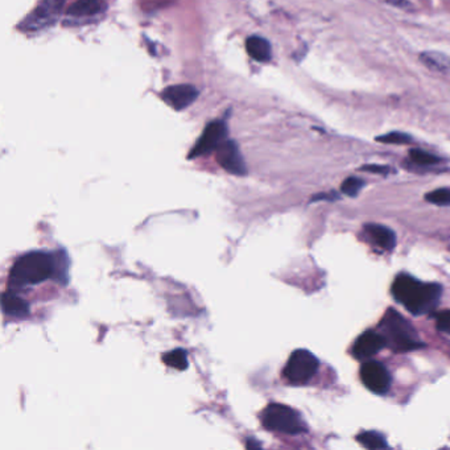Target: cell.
<instances>
[{
  "mask_svg": "<svg viewBox=\"0 0 450 450\" xmlns=\"http://www.w3.org/2000/svg\"><path fill=\"white\" fill-rule=\"evenodd\" d=\"M61 261L63 258L58 259L56 254L52 252H27L12 264L8 284L13 289H20L44 283L52 277H57L60 280V276L61 284H66L68 280L63 279V273L60 271L63 268L58 267V263Z\"/></svg>",
  "mask_w": 450,
  "mask_h": 450,
  "instance_id": "1",
  "label": "cell"
},
{
  "mask_svg": "<svg viewBox=\"0 0 450 450\" xmlns=\"http://www.w3.org/2000/svg\"><path fill=\"white\" fill-rule=\"evenodd\" d=\"M441 292L439 284L423 283L407 273L399 275L392 284L394 297L416 315L433 312L440 301Z\"/></svg>",
  "mask_w": 450,
  "mask_h": 450,
  "instance_id": "2",
  "label": "cell"
},
{
  "mask_svg": "<svg viewBox=\"0 0 450 450\" xmlns=\"http://www.w3.org/2000/svg\"><path fill=\"white\" fill-rule=\"evenodd\" d=\"M380 327L383 330L382 335L385 337L386 344L394 351L406 353L424 346L420 342L413 326L394 309H388L383 321L380 323Z\"/></svg>",
  "mask_w": 450,
  "mask_h": 450,
  "instance_id": "3",
  "label": "cell"
},
{
  "mask_svg": "<svg viewBox=\"0 0 450 450\" xmlns=\"http://www.w3.org/2000/svg\"><path fill=\"white\" fill-rule=\"evenodd\" d=\"M261 419L263 427L273 432H279L289 436H296L306 432V425L300 413L294 408L279 403L267 406L261 415Z\"/></svg>",
  "mask_w": 450,
  "mask_h": 450,
  "instance_id": "4",
  "label": "cell"
},
{
  "mask_svg": "<svg viewBox=\"0 0 450 450\" xmlns=\"http://www.w3.org/2000/svg\"><path fill=\"white\" fill-rule=\"evenodd\" d=\"M320 367L314 354L305 349L294 350L284 367L283 377L294 386H303L313 379Z\"/></svg>",
  "mask_w": 450,
  "mask_h": 450,
  "instance_id": "5",
  "label": "cell"
},
{
  "mask_svg": "<svg viewBox=\"0 0 450 450\" xmlns=\"http://www.w3.org/2000/svg\"><path fill=\"white\" fill-rule=\"evenodd\" d=\"M66 0H42L37 8L23 21L21 27L25 31H39L53 24L58 18Z\"/></svg>",
  "mask_w": 450,
  "mask_h": 450,
  "instance_id": "6",
  "label": "cell"
},
{
  "mask_svg": "<svg viewBox=\"0 0 450 450\" xmlns=\"http://www.w3.org/2000/svg\"><path fill=\"white\" fill-rule=\"evenodd\" d=\"M227 137V127L220 122H213L204 130L202 135L199 137L197 143L192 151L189 152L188 158H197V157L209 155L210 152L217 151V148L226 140Z\"/></svg>",
  "mask_w": 450,
  "mask_h": 450,
  "instance_id": "7",
  "label": "cell"
},
{
  "mask_svg": "<svg viewBox=\"0 0 450 450\" xmlns=\"http://www.w3.org/2000/svg\"><path fill=\"white\" fill-rule=\"evenodd\" d=\"M215 158L220 167L234 176H246L247 167L238 144L234 140H225L215 151Z\"/></svg>",
  "mask_w": 450,
  "mask_h": 450,
  "instance_id": "8",
  "label": "cell"
},
{
  "mask_svg": "<svg viewBox=\"0 0 450 450\" xmlns=\"http://www.w3.org/2000/svg\"><path fill=\"white\" fill-rule=\"evenodd\" d=\"M361 379L370 391L386 394L391 387V375L387 368L375 361H367L361 367Z\"/></svg>",
  "mask_w": 450,
  "mask_h": 450,
  "instance_id": "9",
  "label": "cell"
},
{
  "mask_svg": "<svg viewBox=\"0 0 450 450\" xmlns=\"http://www.w3.org/2000/svg\"><path fill=\"white\" fill-rule=\"evenodd\" d=\"M199 90L193 85H173L161 92V99L175 110H185L199 98Z\"/></svg>",
  "mask_w": 450,
  "mask_h": 450,
  "instance_id": "10",
  "label": "cell"
},
{
  "mask_svg": "<svg viewBox=\"0 0 450 450\" xmlns=\"http://www.w3.org/2000/svg\"><path fill=\"white\" fill-rule=\"evenodd\" d=\"M387 346L386 339L382 335L373 330H367L363 335L356 338V344L353 347V353L356 359L365 361L377 356L380 350H383Z\"/></svg>",
  "mask_w": 450,
  "mask_h": 450,
  "instance_id": "11",
  "label": "cell"
},
{
  "mask_svg": "<svg viewBox=\"0 0 450 450\" xmlns=\"http://www.w3.org/2000/svg\"><path fill=\"white\" fill-rule=\"evenodd\" d=\"M368 238L373 241L374 244H377V247L383 249V250H392L396 244V237L395 232L388 229L386 226L377 225V223H370L365 226Z\"/></svg>",
  "mask_w": 450,
  "mask_h": 450,
  "instance_id": "12",
  "label": "cell"
},
{
  "mask_svg": "<svg viewBox=\"0 0 450 450\" xmlns=\"http://www.w3.org/2000/svg\"><path fill=\"white\" fill-rule=\"evenodd\" d=\"M1 309L7 315L18 317V318H24L30 315L31 312L30 304L27 303L24 299H21L19 294L11 291H6L1 294Z\"/></svg>",
  "mask_w": 450,
  "mask_h": 450,
  "instance_id": "13",
  "label": "cell"
},
{
  "mask_svg": "<svg viewBox=\"0 0 450 450\" xmlns=\"http://www.w3.org/2000/svg\"><path fill=\"white\" fill-rule=\"evenodd\" d=\"M246 49L250 57L258 63H268L273 57L271 44L259 36H251L246 42Z\"/></svg>",
  "mask_w": 450,
  "mask_h": 450,
  "instance_id": "14",
  "label": "cell"
},
{
  "mask_svg": "<svg viewBox=\"0 0 450 450\" xmlns=\"http://www.w3.org/2000/svg\"><path fill=\"white\" fill-rule=\"evenodd\" d=\"M104 8L102 0H77L68 10V16L73 19H86L101 13Z\"/></svg>",
  "mask_w": 450,
  "mask_h": 450,
  "instance_id": "15",
  "label": "cell"
},
{
  "mask_svg": "<svg viewBox=\"0 0 450 450\" xmlns=\"http://www.w3.org/2000/svg\"><path fill=\"white\" fill-rule=\"evenodd\" d=\"M421 63L437 72H450V57L437 52H424L420 56Z\"/></svg>",
  "mask_w": 450,
  "mask_h": 450,
  "instance_id": "16",
  "label": "cell"
},
{
  "mask_svg": "<svg viewBox=\"0 0 450 450\" xmlns=\"http://www.w3.org/2000/svg\"><path fill=\"white\" fill-rule=\"evenodd\" d=\"M356 441L365 446L367 449L377 450L385 449L387 448V441L386 439L374 430H367V432H362L356 436Z\"/></svg>",
  "mask_w": 450,
  "mask_h": 450,
  "instance_id": "17",
  "label": "cell"
},
{
  "mask_svg": "<svg viewBox=\"0 0 450 450\" xmlns=\"http://www.w3.org/2000/svg\"><path fill=\"white\" fill-rule=\"evenodd\" d=\"M163 362L168 367H172L178 371H185L189 367L188 354L184 349H175L163 356Z\"/></svg>",
  "mask_w": 450,
  "mask_h": 450,
  "instance_id": "18",
  "label": "cell"
},
{
  "mask_svg": "<svg viewBox=\"0 0 450 450\" xmlns=\"http://www.w3.org/2000/svg\"><path fill=\"white\" fill-rule=\"evenodd\" d=\"M409 157L416 165H420V167H432V165H436L440 163L439 157L432 155L427 151H423V149H412L409 152Z\"/></svg>",
  "mask_w": 450,
  "mask_h": 450,
  "instance_id": "19",
  "label": "cell"
},
{
  "mask_svg": "<svg viewBox=\"0 0 450 450\" xmlns=\"http://www.w3.org/2000/svg\"><path fill=\"white\" fill-rule=\"evenodd\" d=\"M425 199L433 205L450 206V189H436L428 194H425Z\"/></svg>",
  "mask_w": 450,
  "mask_h": 450,
  "instance_id": "20",
  "label": "cell"
},
{
  "mask_svg": "<svg viewBox=\"0 0 450 450\" xmlns=\"http://www.w3.org/2000/svg\"><path fill=\"white\" fill-rule=\"evenodd\" d=\"M363 187H365V181L363 180L358 177H349L346 178L345 181L342 182L341 189H342V192L345 193L346 196L356 197Z\"/></svg>",
  "mask_w": 450,
  "mask_h": 450,
  "instance_id": "21",
  "label": "cell"
},
{
  "mask_svg": "<svg viewBox=\"0 0 450 450\" xmlns=\"http://www.w3.org/2000/svg\"><path fill=\"white\" fill-rule=\"evenodd\" d=\"M377 140L380 143H387V144H408L412 142V137H409L408 134L394 131L387 135L377 137Z\"/></svg>",
  "mask_w": 450,
  "mask_h": 450,
  "instance_id": "22",
  "label": "cell"
},
{
  "mask_svg": "<svg viewBox=\"0 0 450 450\" xmlns=\"http://www.w3.org/2000/svg\"><path fill=\"white\" fill-rule=\"evenodd\" d=\"M437 329L442 333L450 335V311L437 314Z\"/></svg>",
  "mask_w": 450,
  "mask_h": 450,
  "instance_id": "23",
  "label": "cell"
},
{
  "mask_svg": "<svg viewBox=\"0 0 450 450\" xmlns=\"http://www.w3.org/2000/svg\"><path fill=\"white\" fill-rule=\"evenodd\" d=\"M362 170L371 172V173H379V175H387L391 169L388 167H385V165H374V164H373V165H365V167H362Z\"/></svg>",
  "mask_w": 450,
  "mask_h": 450,
  "instance_id": "24",
  "label": "cell"
}]
</instances>
